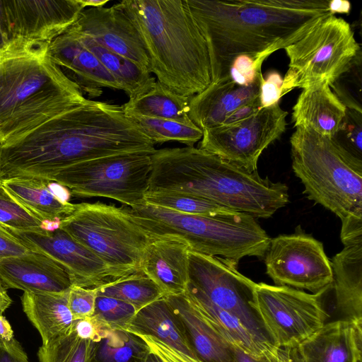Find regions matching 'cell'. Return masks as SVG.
Returning <instances> with one entry per match:
<instances>
[{"mask_svg":"<svg viewBox=\"0 0 362 362\" xmlns=\"http://www.w3.org/2000/svg\"><path fill=\"white\" fill-rule=\"evenodd\" d=\"M189 98L174 93L156 81L152 88L122 107L126 114L167 119L185 124L193 122L189 116Z\"/></svg>","mask_w":362,"mask_h":362,"instance_id":"31","label":"cell"},{"mask_svg":"<svg viewBox=\"0 0 362 362\" xmlns=\"http://www.w3.org/2000/svg\"><path fill=\"white\" fill-rule=\"evenodd\" d=\"M290 144L292 168L308 198L341 221L362 218V160L305 127H296Z\"/></svg>","mask_w":362,"mask_h":362,"instance_id":"7","label":"cell"},{"mask_svg":"<svg viewBox=\"0 0 362 362\" xmlns=\"http://www.w3.org/2000/svg\"><path fill=\"white\" fill-rule=\"evenodd\" d=\"M148 351L137 335L124 330H112L98 344L95 358L100 362H136Z\"/></svg>","mask_w":362,"mask_h":362,"instance_id":"35","label":"cell"},{"mask_svg":"<svg viewBox=\"0 0 362 362\" xmlns=\"http://www.w3.org/2000/svg\"><path fill=\"white\" fill-rule=\"evenodd\" d=\"M298 228L271 238L264 257L266 272L276 286L316 293L333 281L331 261L322 243Z\"/></svg>","mask_w":362,"mask_h":362,"instance_id":"14","label":"cell"},{"mask_svg":"<svg viewBox=\"0 0 362 362\" xmlns=\"http://www.w3.org/2000/svg\"><path fill=\"white\" fill-rule=\"evenodd\" d=\"M233 362H300L297 346L295 347H275L259 356H252L231 344Z\"/></svg>","mask_w":362,"mask_h":362,"instance_id":"42","label":"cell"},{"mask_svg":"<svg viewBox=\"0 0 362 362\" xmlns=\"http://www.w3.org/2000/svg\"><path fill=\"white\" fill-rule=\"evenodd\" d=\"M187 332L197 357L202 362H233L231 344L203 317L185 293L164 296Z\"/></svg>","mask_w":362,"mask_h":362,"instance_id":"26","label":"cell"},{"mask_svg":"<svg viewBox=\"0 0 362 362\" xmlns=\"http://www.w3.org/2000/svg\"><path fill=\"white\" fill-rule=\"evenodd\" d=\"M351 3L343 0H329V8L332 15L336 13H349L351 11Z\"/></svg>","mask_w":362,"mask_h":362,"instance_id":"50","label":"cell"},{"mask_svg":"<svg viewBox=\"0 0 362 362\" xmlns=\"http://www.w3.org/2000/svg\"><path fill=\"white\" fill-rule=\"evenodd\" d=\"M82 4L85 7L99 8L103 7L109 1L108 0H81Z\"/></svg>","mask_w":362,"mask_h":362,"instance_id":"54","label":"cell"},{"mask_svg":"<svg viewBox=\"0 0 362 362\" xmlns=\"http://www.w3.org/2000/svg\"><path fill=\"white\" fill-rule=\"evenodd\" d=\"M11 231L30 250L50 257L62 266L72 285L97 288L112 281L106 264L60 228L46 234Z\"/></svg>","mask_w":362,"mask_h":362,"instance_id":"17","label":"cell"},{"mask_svg":"<svg viewBox=\"0 0 362 362\" xmlns=\"http://www.w3.org/2000/svg\"><path fill=\"white\" fill-rule=\"evenodd\" d=\"M71 31L97 57L129 99L139 98L152 88L156 80L151 74L129 59L105 48L88 36Z\"/></svg>","mask_w":362,"mask_h":362,"instance_id":"30","label":"cell"},{"mask_svg":"<svg viewBox=\"0 0 362 362\" xmlns=\"http://www.w3.org/2000/svg\"><path fill=\"white\" fill-rule=\"evenodd\" d=\"M203 317L228 343L252 356L276 347L257 339L233 315L214 305L199 289L188 282L185 292Z\"/></svg>","mask_w":362,"mask_h":362,"instance_id":"29","label":"cell"},{"mask_svg":"<svg viewBox=\"0 0 362 362\" xmlns=\"http://www.w3.org/2000/svg\"><path fill=\"white\" fill-rule=\"evenodd\" d=\"M12 300L7 293V288L4 286L0 279V315L11 305Z\"/></svg>","mask_w":362,"mask_h":362,"instance_id":"52","label":"cell"},{"mask_svg":"<svg viewBox=\"0 0 362 362\" xmlns=\"http://www.w3.org/2000/svg\"><path fill=\"white\" fill-rule=\"evenodd\" d=\"M1 185L17 202L47 224L51 230L59 228L60 221L76 208V204L69 202L70 190L50 180L13 177L2 180Z\"/></svg>","mask_w":362,"mask_h":362,"instance_id":"20","label":"cell"},{"mask_svg":"<svg viewBox=\"0 0 362 362\" xmlns=\"http://www.w3.org/2000/svg\"><path fill=\"white\" fill-rule=\"evenodd\" d=\"M282 85L283 78L276 71L272 70L261 77L259 99L262 108L279 103Z\"/></svg>","mask_w":362,"mask_h":362,"instance_id":"44","label":"cell"},{"mask_svg":"<svg viewBox=\"0 0 362 362\" xmlns=\"http://www.w3.org/2000/svg\"><path fill=\"white\" fill-rule=\"evenodd\" d=\"M262 64L250 55H239L232 61L225 81L230 80L240 86L252 84L262 74Z\"/></svg>","mask_w":362,"mask_h":362,"instance_id":"40","label":"cell"},{"mask_svg":"<svg viewBox=\"0 0 362 362\" xmlns=\"http://www.w3.org/2000/svg\"><path fill=\"white\" fill-rule=\"evenodd\" d=\"M148 191L185 193L226 209L268 218L289 202L288 187L194 146L151 155Z\"/></svg>","mask_w":362,"mask_h":362,"instance_id":"3","label":"cell"},{"mask_svg":"<svg viewBox=\"0 0 362 362\" xmlns=\"http://www.w3.org/2000/svg\"><path fill=\"white\" fill-rule=\"evenodd\" d=\"M85 9L81 0H0V29L15 41L49 43Z\"/></svg>","mask_w":362,"mask_h":362,"instance_id":"15","label":"cell"},{"mask_svg":"<svg viewBox=\"0 0 362 362\" xmlns=\"http://www.w3.org/2000/svg\"><path fill=\"white\" fill-rule=\"evenodd\" d=\"M136 362H160L158 358L151 352L148 351L141 360Z\"/></svg>","mask_w":362,"mask_h":362,"instance_id":"55","label":"cell"},{"mask_svg":"<svg viewBox=\"0 0 362 362\" xmlns=\"http://www.w3.org/2000/svg\"><path fill=\"white\" fill-rule=\"evenodd\" d=\"M0 362H30L27 355L23 356L9 351L0 346Z\"/></svg>","mask_w":362,"mask_h":362,"instance_id":"51","label":"cell"},{"mask_svg":"<svg viewBox=\"0 0 362 362\" xmlns=\"http://www.w3.org/2000/svg\"><path fill=\"white\" fill-rule=\"evenodd\" d=\"M259 96L246 103L233 111L224 119L222 125H227L243 121L255 114L261 109Z\"/></svg>","mask_w":362,"mask_h":362,"instance_id":"49","label":"cell"},{"mask_svg":"<svg viewBox=\"0 0 362 362\" xmlns=\"http://www.w3.org/2000/svg\"><path fill=\"white\" fill-rule=\"evenodd\" d=\"M262 76L249 86H240L230 80L211 83L189 98V118L202 131L221 126L233 111L259 96Z\"/></svg>","mask_w":362,"mask_h":362,"instance_id":"24","label":"cell"},{"mask_svg":"<svg viewBox=\"0 0 362 362\" xmlns=\"http://www.w3.org/2000/svg\"><path fill=\"white\" fill-rule=\"evenodd\" d=\"M136 313V309L124 301L97 296L93 315L111 330L125 331Z\"/></svg>","mask_w":362,"mask_h":362,"instance_id":"38","label":"cell"},{"mask_svg":"<svg viewBox=\"0 0 362 362\" xmlns=\"http://www.w3.org/2000/svg\"><path fill=\"white\" fill-rule=\"evenodd\" d=\"M122 208L151 239L178 238L191 251L236 264L245 257H264L271 240L257 218L243 212L223 210L207 215H189L144 201Z\"/></svg>","mask_w":362,"mask_h":362,"instance_id":"6","label":"cell"},{"mask_svg":"<svg viewBox=\"0 0 362 362\" xmlns=\"http://www.w3.org/2000/svg\"><path fill=\"white\" fill-rule=\"evenodd\" d=\"M287 115L279 103L261 108L243 121L204 130L198 148L256 171L262 152L285 132Z\"/></svg>","mask_w":362,"mask_h":362,"instance_id":"13","label":"cell"},{"mask_svg":"<svg viewBox=\"0 0 362 362\" xmlns=\"http://www.w3.org/2000/svg\"><path fill=\"white\" fill-rule=\"evenodd\" d=\"M334 139L351 155L362 160V111L347 107L341 127Z\"/></svg>","mask_w":362,"mask_h":362,"instance_id":"39","label":"cell"},{"mask_svg":"<svg viewBox=\"0 0 362 362\" xmlns=\"http://www.w3.org/2000/svg\"><path fill=\"white\" fill-rule=\"evenodd\" d=\"M341 240L344 245L362 243V218L341 221Z\"/></svg>","mask_w":362,"mask_h":362,"instance_id":"47","label":"cell"},{"mask_svg":"<svg viewBox=\"0 0 362 362\" xmlns=\"http://www.w3.org/2000/svg\"><path fill=\"white\" fill-rule=\"evenodd\" d=\"M284 49L289 63L281 97L294 88L322 81L332 86L353 67L361 54L350 24L336 15L322 19Z\"/></svg>","mask_w":362,"mask_h":362,"instance_id":"9","label":"cell"},{"mask_svg":"<svg viewBox=\"0 0 362 362\" xmlns=\"http://www.w3.org/2000/svg\"><path fill=\"white\" fill-rule=\"evenodd\" d=\"M0 346L17 354L27 355L19 342L15 339L10 323L2 315H0Z\"/></svg>","mask_w":362,"mask_h":362,"instance_id":"48","label":"cell"},{"mask_svg":"<svg viewBox=\"0 0 362 362\" xmlns=\"http://www.w3.org/2000/svg\"><path fill=\"white\" fill-rule=\"evenodd\" d=\"M151 155L126 153L76 163L47 180L78 197H105L132 207L144 202L148 189Z\"/></svg>","mask_w":362,"mask_h":362,"instance_id":"10","label":"cell"},{"mask_svg":"<svg viewBox=\"0 0 362 362\" xmlns=\"http://www.w3.org/2000/svg\"><path fill=\"white\" fill-rule=\"evenodd\" d=\"M207 45L211 83L241 54L264 62L332 15L329 0H186Z\"/></svg>","mask_w":362,"mask_h":362,"instance_id":"2","label":"cell"},{"mask_svg":"<svg viewBox=\"0 0 362 362\" xmlns=\"http://www.w3.org/2000/svg\"><path fill=\"white\" fill-rule=\"evenodd\" d=\"M346 108L328 81H322L303 88L292 109V121L295 127L332 139L341 127Z\"/></svg>","mask_w":362,"mask_h":362,"instance_id":"23","label":"cell"},{"mask_svg":"<svg viewBox=\"0 0 362 362\" xmlns=\"http://www.w3.org/2000/svg\"><path fill=\"white\" fill-rule=\"evenodd\" d=\"M1 148H2V144L1 142L0 141V158H1ZM1 182V177H0V183Z\"/></svg>","mask_w":362,"mask_h":362,"instance_id":"56","label":"cell"},{"mask_svg":"<svg viewBox=\"0 0 362 362\" xmlns=\"http://www.w3.org/2000/svg\"><path fill=\"white\" fill-rule=\"evenodd\" d=\"M362 322L325 323L297 345L300 362H362Z\"/></svg>","mask_w":362,"mask_h":362,"instance_id":"21","label":"cell"},{"mask_svg":"<svg viewBox=\"0 0 362 362\" xmlns=\"http://www.w3.org/2000/svg\"><path fill=\"white\" fill-rule=\"evenodd\" d=\"M0 279L7 289L30 293H61L72 286L64 267L39 252L0 259Z\"/></svg>","mask_w":362,"mask_h":362,"instance_id":"19","label":"cell"},{"mask_svg":"<svg viewBox=\"0 0 362 362\" xmlns=\"http://www.w3.org/2000/svg\"><path fill=\"white\" fill-rule=\"evenodd\" d=\"M96 288L98 296L124 301L132 305L136 313L163 297L158 286L143 272L119 278Z\"/></svg>","mask_w":362,"mask_h":362,"instance_id":"32","label":"cell"},{"mask_svg":"<svg viewBox=\"0 0 362 362\" xmlns=\"http://www.w3.org/2000/svg\"><path fill=\"white\" fill-rule=\"evenodd\" d=\"M144 201L153 206L189 215H207L230 210L197 196L173 192L147 191Z\"/></svg>","mask_w":362,"mask_h":362,"instance_id":"36","label":"cell"},{"mask_svg":"<svg viewBox=\"0 0 362 362\" xmlns=\"http://www.w3.org/2000/svg\"><path fill=\"white\" fill-rule=\"evenodd\" d=\"M187 244L175 238L151 239L141 262V272L160 289L164 296L186 291L189 282Z\"/></svg>","mask_w":362,"mask_h":362,"instance_id":"22","label":"cell"},{"mask_svg":"<svg viewBox=\"0 0 362 362\" xmlns=\"http://www.w3.org/2000/svg\"><path fill=\"white\" fill-rule=\"evenodd\" d=\"M0 224L16 232L46 234L52 231L47 224L17 202L4 189L1 182L0 183Z\"/></svg>","mask_w":362,"mask_h":362,"instance_id":"37","label":"cell"},{"mask_svg":"<svg viewBox=\"0 0 362 362\" xmlns=\"http://www.w3.org/2000/svg\"><path fill=\"white\" fill-rule=\"evenodd\" d=\"M146 344L150 352L153 354L160 362H202L197 358L190 356L162 342L154 337L134 334Z\"/></svg>","mask_w":362,"mask_h":362,"instance_id":"43","label":"cell"},{"mask_svg":"<svg viewBox=\"0 0 362 362\" xmlns=\"http://www.w3.org/2000/svg\"><path fill=\"white\" fill-rule=\"evenodd\" d=\"M13 42H10L0 29V57L8 52L12 47Z\"/></svg>","mask_w":362,"mask_h":362,"instance_id":"53","label":"cell"},{"mask_svg":"<svg viewBox=\"0 0 362 362\" xmlns=\"http://www.w3.org/2000/svg\"><path fill=\"white\" fill-rule=\"evenodd\" d=\"M326 288L311 294L288 286L256 283L252 306L274 345L295 347L325 324L329 315L322 296Z\"/></svg>","mask_w":362,"mask_h":362,"instance_id":"11","label":"cell"},{"mask_svg":"<svg viewBox=\"0 0 362 362\" xmlns=\"http://www.w3.org/2000/svg\"><path fill=\"white\" fill-rule=\"evenodd\" d=\"M59 228L97 255L112 281L142 272L143 255L151 239L122 207L100 202L76 204Z\"/></svg>","mask_w":362,"mask_h":362,"instance_id":"8","label":"cell"},{"mask_svg":"<svg viewBox=\"0 0 362 362\" xmlns=\"http://www.w3.org/2000/svg\"><path fill=\"white\" fill-rule=\"evenodd\" d=\"M188 257L189 282L239 320L261 341L274 345L252 306L256 283L238 271V264L191 250Z\"/></svg>","mask_w":362,"mask_h":362,"instance_id":"12","label":"cell"},{"mask_svg":"<svg viewBox=\"0 0 362 362\" xmlns=\"http://www.w3.org/2000/svg\"><path fill=\"white\" fill-rule=\"evenodd\" d=\"M97 296L96 288L76 285L70 287L68 291V306L74 320L93 315Z\"/></svg>","mask_w":362,"mask_h":362,"instance_id":"41","label":"cell"},{"mask_svg":"<svg viewBox=\"0 0 362 362\" xmlns=\"http://www.w3.org/2000/svg\"><path fill=\"white\" fill-rule=\"evenodd\" d=\"M331 264L337 312L343 320L362 322V243L344 245Z\"/></svg>","mask_w":362,"mask_h":362,"instance_id":"25","label":"cell"},{"mask_svg":"<svg viewBox=\"0 0 362 362\" xmlns=\"http://www.w3.org/2000/svg\"><path fill=\"white\" fill-rule=\"evenodd\" d=\"M98 344L80 338L73 330L47 344L37 353L40 362H95Z\"/></svg>","mask_w":362,"mask_h":362,"instance_id":"34","label":"cell"},{"mask_svg":"<svg viewBox=\"0 0 362 362\" xmlns=\"http://www.w3.org/2000/svg\"><path fill=\"white\" fill-rule=\"evenodd\" d=\"M125 331L154 337L185 354L197 358L183 323L164 297L139 310Z\"/></svg>","mask_w":362,"mask_h":362,"instance_id":"27","label":"cell"},{"mask_svg":"<svg viewBox=\"0 0 362 362\" xmlns=\"http://www.w3.org/2000/svg\"><path fill=\"white\" fill-rule=\"evenodd\" d=\"M69 29L88 36L151 74L148 55L141 35L129 16L117 4L111 7L83 9Z\"/></svg>","mask_w":362,"mask_h":362,"instance_id":"16","label":"cell"},{"mask_svg":"<svg viewBox=\"0 0 362 362\" xmlns=\"http://www.w3.org/2000/svg\"><path fill=\"white\" fill-rule=\"evenodd\" d=\"M47 45V42L16 41L0 57L2 146L89 100L53 62Z\"/></svg>","mask_w":362,"mask_h":362,"instance_id":"4","label":"cell"},{"mask_svg":"<svg viewBox=\"0 0 362 362\" xmlns=\"http://www.w3.org/2000/svg\"><path fill=\"white\" fill-rule=\"evenodd\" d=\"M33 252L16 235L0 224V259L18 257Z\"/></svg>","mask_w":362,"mask_h":362,"instance_id":"46","label":"cell"},{"mask_svg":"<svg viewBox=\"0 0 362 362\" xmlns=\"http://www.w3.org/2000/svg\"><path fill=\"white\" fill-rule=\"evenodd\" d=\"M74 331L81 339L100 343L112 331L94 315L75 320Z\"/></svg>","mask_w":362,"mask_h":362,"instance_id":"45","label":"cell"},{"mask_svg":"<svg viewBox=\"0 0 362 362\" xmlns=\"http://www.w3.org/2000/svg\"><path fill=\"white\" fill-rule=\"evenodd\" d=\"M116 4L141 35L157 81L189 98L211 83L206 42L186 0H124Z\"/></svg>","mask_w":362,"mask_h":362,"instance_id":"5","label":"cell"},{"mask_svg":"<svg viewBox=\"0 0 362 362\" xmlns=\"http://www.w3.org/2000/svg\"><path fill=\"white\" fill-rule=\"evenodd\" d=\"M126 115L154 144L177 141L192 147L203 136V131L194 123L185 124L172 119Z\"/></svg>","mask_w":362,"mask_h":362,"instance_id":"33","label":"cell"},{"mask_svg":"<svg viewBox=\"0 0 362 362\" xmlns=\"http://www.w3.org/2000/svg\"><path fill=\"white\" fill-rule=\"evenodd\" d=\"M156 150L122 105L88 100L3 145L0 177L49 179L83 161L126 153L151 155Z\"/></svg>","mask_w":362,"mask_h":362,"instance_id":"1","label":"cell"},{"mask_svg":"<svg viewBox=\"0 0 362 362\" xmlns=\"http://www.w3.org/2000/svg\"><path fill=\"white\" fill-rule=\"evenodd\" d=\"M47 53L66 76L89 96H100L104 88L121 90L97 57L69 29L48 43Z\"/></svg>","mask_w":362,"mask_h":362,"instance_id":"18","label":"cell"},{"mask_svg":"<svg viewBox=\"0 0 362 362\" xmlns=\"http://www.w3.org/2000/svg\"><path fill=\"white\" fill-rule=\"evenodd\" d=\"M21 303L24 313L39 332L42 344L74 330L75 320L68 306V291L24 292Z\"/></svg>","mask_w":362,"mask_h":362,"instance_id":"28","label":"cell"}]
</instances>
